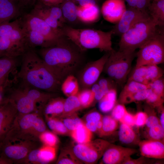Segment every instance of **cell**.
Segmentation results:
<instances>
[{"instance_id": "681fc988", "label": "cell", "mask_w": 164, "mask_h": 164, "mask_svg": "<svg viewBox=\"0 0 164 164\" xmlns=\"http://www.w3.org/2000/svg\"><path fill=\"white\" fill-rule=\"evenodd\" d=\"M148 115L145 111H140L134 115L135 125L138 128L145 125Z\"/></svg>"}, {"instance_id": "7dc6e473", "label": "cell", "mask_w": 164, "mask_h": 164, "mask_svg": "<svg viewBox=\"0 0 164 164\" xmlns=\"http://www.w3.org/2000/svg\"><path fill=\"white\" fill-rule=\"evenodd\" d=\"M111 116L119 121L128 111L124 104L119 103L116 104L111 110Z\"/></svg>"}, {"instance_id": "f546056e", "label": "cell", "mask_w": 164, "mask_h": 164, "mask_svg": "<svg viewBox=\"0 0 164 164\" xmlns=\"http://www.w3.org/2000/svg\"><path fill=\"white\" fill-rule=\"evenodd\" d=\"M130 73L127 81L134 80L146 85L150 84L146 65L135 67Z\"/></svg>"}, {"instance_id": "4fadbf2b", "label": "cell", "mask_w": 164, "mask_h": 164, "mask_svg": "<svg viewBox=\"0 0 164 164\" xmlns=\"http://www.w3.org/2000/svg\"><path fill=\"white\" fill-rule=\"evenodd\" d=\"M18 113L13 103L7 98L0 105V147Z\"/></svg>"}, {"instance_id": "c3c4849f", "label": "cell", "mask_w": 164, "mask_h": 164, "mask_svg": "<svg viewBox=\"0 0 164 164\" xmlns=\"http://www.w3.org/2000/svg\"><path fill=\"white\" fill-rule=\"evenodd\" d=\"M84 117V120L83 122H90L95 123L97 122L102 119L103 116L98 112L94 110L92 111L87 114Z\"/></svg>"}, {"instance_id": "603a6c76", "label": "cell", "mask_w": 164, "mask_h": 164, "mask_svg": "<svg viewBox=\"0 0 164 164\" xmlns=\"http://www.w3.org/2000/svg\"><path fill=\"white\" fill-rule=\"evenodd\" d=\"M147 10L150 17L158 26L162 27L164 25V0L152 1Z\"/></svg>"}, {"instance_id": "b9f144b4", "label": "cell", "mask_w": 164, "mask_h": 164, "mask_svg": "<svg viewBox=\"0 0 164 164\" xmlns=\"http://www.w3.org/2000/svg\"><path fill=\"white\" fill-rule=\"evenodd\" d=\"M146 66L150 84L162 77L163 71L158 65L152 64Z\"/></svg>"}, {"instance_id": "83f0119b", "label": "cell", "mask_w": 164, "mask_h": 164, "mask_svg": "<svg viewBox=\"0 0 164 164\" xmlns=\"http://www.w3.org/2000/svg\"><path fill=\"white\" fill-rule=\"evenodd\" d=\"M70 136L77 144H84L91 140L92 132L89 130L84 123L70 132Z\"/></svg>"}, {"instance_id": "5b68a950", "label": "cell", "mask_w": 164, "mask_h": 164, "mask_svg": "<svg viewBox=\"0 0 164 164\" xmlns=\"http://www.w3.org/2000/svg\"><path fill=\"white\" fill-rule=\"evenodd\" d=\"M158 27L150 16L138 22L121 35L119 50L135 51L156 34Z\"/></svg>"}, {"instance_id": "f5cc1de1", "label": "cell", "mask_w": 164, "mask_h": 164, "mask_svg": "<svg viewBox=\"0 0 164 164\" xmlns=\"http://www.w3.org/2000/svg\"><path fill=\"white\" fill-rule=\"evenodd\" d=\"M22 10L24 8L34 6L37 0H15Z\"/></svg>"}, {"instance_id": "1f68e13d", "label": "cell", "mask_w": 164, "mask_h": 164, "mask_svg": "<svg viewBox=\"0 0 164 164\" xmlns=\"http://www.w3.org/2000/svg\"><path fill=\"white\" fill-rule=\"evenodd\" d=\"M46 119L48 127L55 134L62 135L70 134V132L59 118L52 117Z\"/></svg>"}, {"instance_id": "bcb514c9", "label": "cell", "mask_w": 164, "mask_h": 164, "mask_svg": "<svg viewBox=\"0 0 164 164\" xmlns=\"http://www.w3.org/2000/svg\"><path fill=\"white\" fill-rule=\"evenodd\" d=\"M149 85V88L159 96L164 98V81L162 77L152 82Z\"/></svg>"}, {"instance_id": "ab89813d", "label": "cell", "mask_w": 164, "mask_h": 164, "mask_svg": "<svg viewBox=\"0 0 164 164\" xmlns=\"http://www.w3.org/2000/svg\"><path fill=\"white\" fill-rule=\"evenodd\" d=\"M39 139L44 145L52 147H55L59 142L55 134L47 130L40 134Z\"/></svg>"}, {"instance_id": "30bf717a", "label": "cell", "mask_w": 164, "mask_h": 164, "mask_svg": "<svg viewBox=\"0 0 164 164\" xmlns=\"http://www.w3.org/2000/svg\"><path fill=\"white\" fill-rule=\"evenodd\" d=\"M20 18L23 26L41 34L54 46L63 36L53 29L43 20L29 13L24 14Z\"/></svg>"}, {"instance_id": "484cf974", "label": "cell", "mask_w": 164, "mask_h": 164, "mask_svg": "<svg viewBox=\"0 0 164 164\" xmlns=\"http://www.w3.org/2000/svg\"><path fill=\"white\" fill-rule=\"evenodd\" d=\"M60 90L67 97L77 95L79 91L78 79L73 74L68 75L62 82Z\"/></svg>"}, {"instance_id": "6da1fadb", "label": "cell", "mask_w": 164, "mask_h": 164, "mask_svg": "<svg viewBox=\"0 0 164 164\" xmlns=\"http://www.w3.org/2000/svg\"><path fill=\"white\" fill-rule=\"evenodd\" d=\"M18 78L32 87L44 91L55 93L60 90L62 82L33 49L22 56Z\"/></svg>"}, {"instance_id": "f6af8a7d", "label": "cell", "mask_w": 164, "mask_h": 164, "mask_svg": "<svg viewBox=\"0 0 164 164\" xmlns=\"http://www.w3.org/2000/svg\"><path fill=\"white\" fill-rule=\"evenodd\" d=\"M97 82L106 93L111 89L117 88L116 83L109 77L99 79Z\"/></svg>"}, {"instance_id": "9a60e30c", "label": "cell", "mask_w": 164, "mask_h": 164, "mask_svg": "<svg viewBox=\"0 0 164 164\" xmlns=\"http://www.w3.org/2000/svg\"><path fill=\"white\" fill-rule=\"evenodd\" d=\"M126 9L124 0H107L102 6L101 12L106 20L117 23Z\"/></svg>"}, {"instance_id": "74e56055", "label": "cell", "mask_w": 164, "mask_h": 164, "mask_svg": "<svg viewBox=\"0 0 164 164\" xmlns=\"http://www.w3.org/2000/svg\"><path fill=\"white\" fill-rule=\"evenodd\" d=\"M145 135L147 139L164 142V128L160 124L146 128Z\"/></svg>"}, {"instance_id": "680465c9", "label": "cell", "mask_w": 164, "mask_h": 164, "mask_svg": "<svg viewBox=\"0 0 164 164\" xmlns=\"http://www.w3.org/2000/svg\"><path fill=\"white\" fill-rule=\"evenodd\" d=\"M160 112V118H159L160 124L164 128V109L163 107L158 109Z\"/></svg>"}, {"instance_id": "d6986e66", "label": "cell", "mask_w": 164, "mask_h": 164, "mask_svg": "<svg viewBox=\"0 0 164 164\" xmlns=\"http://www.w3.org/2000/svg\"><path fill=\"white\" fill-rule=\"evenodd\" d=\"M21 24L26 35L27 44L29 49H33L37 46L43 48L54 46L41 34L24 26L22 22Z\"/></svg>"}, {"instance_id": "44dd1931", "label": "cell", "mask_w": 164, "mask_h": 164, "mask_svg": "<svg viewBox=\"0 0 164 164\" xmlns=\"http://www.w3.org/2000/svg\"><path fill=\"white\" fill-rule=\"evenodd\" d=\"M24 54L8 36L0 37V55L2 57H16Z\"/></svg>"}, {"instance_id": "5bb4252c", "label": "cell", "mask_w": 164, "mask_h": 164, "mask_svg": "<svg viewBox=\"0 0 164 164\" xmlns=\"http://www.w3.org/2000/svg\"><path fill=\"white\" fill-rule=\"evenodd\" d=\"M136 149L111 144L102 157V162L105 164H119L128 157L136 153Z\"/></svg>"}, {"instance_id": "cb8c5ba5", "label": "cell", "mask_w": 164, "mask_h": 164, "mask_svg": "<svg viewBox=\"0 0 164 164\" xmlns=\"http://www.w3.org/2000/svg\"><path fill=\"white\" fill-rule=\"evenodd\" d=\"M118 136L120 141L126 144H138L139 140L132 127L121 123L119 128Z\"/></svg>"}, {"instance_id": "8fae6325", "label": "cell", "mask_w": 164, "mask_h": 164, "mask_svg": "<svg viewBox=\"0 0 164 164\" xmlns=\"http://www.w3.org/2000/svg\"><path fill=\"white\" fill-rule=\"evenodd\" d=\"M107 53L99 59L87 63L79 76V83L84 88H90L99 79L105 63L109 55Z\"/></svg>"}, {"instance_id": "60d3db41", "label": "cell", "mask_w": 164, "mask_h": 164, "mask_svg": "<svg viewBox=\"0 0 164 164\" xmlns=\"http://www.w3.org/2000/svg\"><path fill=\"white\" fill-rule=\"evenodd\" d=\"M149 94L145 100L147 104L153 108L158 109L163 107L164 98L159 96L150 89L149 88Z\"/></svg>"}, {"instance_id": "4316f807", "label": "cell", "mask_w": 164, "mask_h": 164, "mask_svg": "<svg viewBox=\"0 0 164 164\" xmlns=\"http://www.w3.org/2000/svg\"><path fill=\"white\" fill-rule=\"evenodd\" d=\"M117 88L110 90L98 101L99 108L101 112L108 113L112 110L117 102Z\"/></svg>"}, {"instance_id": "8d00e7d4", "label": "cell", "mask_w": 164, "mask_h": 164, "mask_svg": "<svg viewBox=\"0 0 164 164\" xmlns=\"http://www.w3.org/2000/svg\"><path fill=\"white\" fill-rule=\"evenodd\" d=\"M77 95L82 108L89 107L94 102V94L90 88L83 89Z\"/></svg>"}, {"instance_id": "ee69618b", "label": "cell", "mask_w": 164, "mask_h": 164, "mask_svg": "<svg viewBox=\"0 0 164 164\" xmlns=\"http://www.w3.org/2000/svg\"><path fill=\"white\" fill-rule=\"evenodd\" d=\"M20 23V18H17L11 22H8L0 24V37L8 35Z\"/></svg>"}, {"instance_id": "e575fe53", "label": "cell", "mask_w": 164, "mask_h": 164, "mask_svg": "<svg viewBox=\"0 0 164 164\" xmlns=\"http://www.w3.org/2000/svg\"><path fill=\"white\" fill-rule=\"evenodd\" d=\"M58 164H80L83 163L76 156L71 148L63 149L56 162Z\"/></svg>"}, {"instance_id": "ffe728a7", "label": "cell", "mask_w": 164, "mask_h": 164, "mask_svg": "<svg viewBox=\"0 0 164 164\" xmlns=\"http://www.w3.org/2000/svg\"><path fill=\"white\" fill-rule=\"evenodd\" d=\"M65 99L55 97L51 98L44 106L42 112L46 118L59 117L63 111Z\"/></svg>"}, {"instance_id": "8992f818", "label": "cell", "mask_w": 164, "mask_h": 164, "mask_svg": "<svg viewBox=\"0 0 164 164\" xmlns=\"http://www.w3.org/2000/svg\"><path fill=\"white\" fill-rule=\"evenodd\" d=\"M136 55L135 51L114 50L110 53L103 71L117 85L123 86L131 71L132 64Z\"/></svg>"}, {"instance_id": "816d5d0a", "label": "cell", "mask_w": 164, "mask_h": 164, "mask_svg": "<svg viewBox=\"0 0 164 164\" xmlns=\"http://www.w3.org/2000/svg\"><path fill=\"white\" fill-rule=\"evenodd\" d=\"M119 121L132 127L135 126L134 115L128 111Z\"/></svg>"}, {"instance_id": "f907efd6", "label": "cell", "mask_w": 164, "mask_h": 164, "mask_svg": "<svg viewBox=\"0 0 164 164\" xmlns=\"http://www.w3.org/2000/svg\"><path fill=\"white\" fill-rule=\"evenodd\" d=\"M90 88L94 94V101H99L106 94L97 82L94 84Z\"/></svg>"}, {"instance_id": "6f0895ef", "label": "cell", "mask_w": 164, "mask_h": 164, "mask_svg": "<svg viewBox=\"0 0 164 164\" xmlns=\"http://www.w3.org/2000/svg\"><path fill=\"white\" fill-rule=\"evenodd\" d=\"M97 0H80L78 2L79 6L88 7L97 4Z\"/></svg>"}, {"instance_id": "91938a15", "label": "cell", "mask_w": 164, "mask_h": 164, "mask_svg": "<svg viewBox=\"0 0 164 164\" xmlns=\"http://www.w3.org/2000/svg\"><path fill=\"white\" fill-rule=\"evenodd\" d=\"M13 162L10 160L0 156V164H11Z\"/></svg>"}, {"instance_id": "d4e9b609", "label": "cell", "mask_w": 164, "mask_h": 164, "mask_svg": "<svg viewBox=\"0 0 164 164\" xmlns=\"http://www.w3.org/2000/svg\"><path fill=\"white\" fill-rule=\"evenodd\" d=\"M77 6L72 0H64L60 7L65 22L73 23L78 19Z\"/></svg>"}, {"instance_id": "52a82bcc", "label": "cell", "mask_w": 164, "mask_h": 164, "mask_svg": "<svg viewBox=\"0 0 164 164\" xmlns=\"http://www.w3.org/2000/svg\"><path fill=\"white\" fill-rule=\"evenodd\" d=\"M136 53L137 59L135 67L157 65L164 61V35L159 29L150 39L139 48Z\"/></svg>"}, {"instance_id": "e0dca14e", "label": "cell", "mask_w": 164, "mask_h": 164, "mask_svg": "<svg viewBox=\"0 0 164 164\" xmlns=\"http://www.w3.org/2000/svg\"><path fill=\"white\" fill-rule=\"evenodd\" d=\"M138 144L142 156L158 159L164 158V142L147 139L139 141Z\"/></svg>"}, {"instance_id": "d590c367", "label": "cell", "mask_w": 164, "mask_h": 164, "mask_svg": "<svg viewBox=\"0 0 164 164\" xmlns=\"http://www.w3.org/2000/svg\"><path fill=\"white\" fill-rule=\"evenodd\" d=\"M149 94V88L144 89L119 98V103L124 104L133 102L145 100Z\"/></svg>"}, {"instance_id": "db71d44e", "label": "cell", "mask_w": 164, "mask_h": 164, "mask_svg": "<svg viewBox=\"0 0 164 164\" xmlns=\"http://www.w3.org/2000/svg\"><path fill=\"white\" fill-rule=\"evenodd\" d=\"M146 157L142 156L137 159H133L129 156L122 163L123 164H142L146 163L148 160Z\"/></svg>"}, {"instance_id": "9f6ffc18", "label": "cell", "mask_w": 164, "mask_h": 164, "mask_svg": "<svg viewBox=\"0 0 164 164\" xmlns=\"http://www.w3.org/2000/svg\"><path fill=\"white\" fill-rule=\"evenodd\" d=\"M152 0H137L135 8L138 9L146 11Z\"/></svg>"}, {"instance_id": "7bdbcfd3", "label": "cell", "mask_w": 164, "mask_h": 164, "mask_svg": "<svg viewBox=\"0 0 164 164\" xmlns=\"http://www.w3.org/2000/svg\"><path fill=\"white\" fill-rule=\"evenodd\" d=\"M145 109L148 115L145 124L146 128L160 124L159 118L156 115L153 108L148 104L145 106Z\"/></svg>"}, {"instance_id": "6125c7cd", "label": "cell", "mask_w": 164, "mask_h": 164, "mask_svg": "<svg viewBox=\"0 0 164 164\" xmlns=\"http://www.w3.org/2000/svg\"><path fill=\"white\" fill-rule=\"evenodd\" d=\"M156 0H152V1H156Z\"/></svg>"}, {"instance_id": "94428289", "label": "cell", "mask_w": 164, "mask_h": 164, "mask_svg": "<svg viewBox=\"0 0 164 164\" xmlns=\"http://www.w3.org/2000/svg\"><path fill=\"white\" fill-rule=\"evenodd\" d=\"M126 1L129 7L135 8L137 0H124Z\"/></svg>"}, {"instance_id": "277c9868", "label": "cell", "mask_w": 164, "mask_h": 164, "mask_svg": "<svg viewBox=\"0 0 164 164\" xmlns=\"http://www.w3.org/2000/svg\"><path fill=\"white\" fill-rule=\"evenodd\" d=\"M41 112L39 111L26 114L18 113L5 138L38 141L40 134L47 130L45 124L40 116Z\"/></svg>"}, {"instance_id": "3957f363", "label": "cell", "mask_w": 164, "mask_h": 164, "mask_svg": "<svg viewBox=\"0 0 164 164\" xmlns=\"http://www.w3.org/2000/svg\"><path fill=\"white\" fill-rule=\"evenodd\" d=\"M62 35L67 37L81 52L97 49L101 52H110L112 47L113 31L104 32L91 29H75L64 26L61 29Z\"/></svg>"}, {"instance_id": "7402d4cb", "label": "cell", "mask_w": 164, "mask_h": 164, "mask_svg": "<svg viewBox=\"0 0 164 164\" xmlns=\"http://www.w3.org/2000/svg\"><path fill=\"white\" fill-rule=\"evenodd\" d=\"M78 19L86 23H93L97 21L100 16V9L97 4L88 7L77 6Z\"/></svg>"}, {"instance_id": "7a4b0ae2", "label": "cell", "mask_w": 164, "mask_h": 164, "mask_svg": "<svg viewBox=\"0 0 164 164\" xmlns=\"http://www.w3.org/2000/svg\"><path fill=\"white\" fill-rule=\"evenodd\" d=\"M81 52L63 35L56 45L41 48L39 53L48 67L63 81L79 66L82 59Z\"/></svg>"}, {"instance_id": "9c48e42d", "label": "cell", "mask_w": 164, "mask_h": 164, "mask_svg": "<svg viewBox=\"0 0 164 164\" xmlns=\"http://www.w3.org/2000/svg\"><path fill=\"white\" fill-rule=\"evenodd\" d=\"M111 144L108 142L97 138L84 144H77L71 148L77 158L82 163L92 164L102 157Z\"/></svg>"}, {"instance_id": "836d02e7", "label": "cell", "mask_w": 164, "mask_h": 164, "mask_svg": "<svg viewBox=\"0 0 164 164\" xmlns=\"http://www.w3.org/2000/svg\"><path fill=\"white\" fill-rule=\"evenodd\" d=\"M149 88V85H145L132 80L127 81L126 84L124 86L120 93L119 98Z\"/></svg>"}, {"instance_id": "d6a6232c", "label": "cell", "mask_w": 164, "mask_h": 164, "mask_svg": "<svg viewBox=\"0 0 164 164\" xmlns=\"http://www.w3.org/2000/svg\"><path fill=\"white\" fill-rule=\"evenodd\" d=\"M56 156L55 147L43 145L38 150V157L40 164H47L53 161Z\"/></svg>"}, {"instance_id": "be15d7a7", "label": "cell", "mask_w": 164, "mask_h": 164, "mask_svg": "<svg viewBox=\"0 0 164 164\" xmlns=\"http://www.w3.org/2000/svg\"><path fill=\"white\" fill-rule=\"evenodd\" d=\"M2 57L1 56V55H0V57Z\"/></svg>"}, {"instance_id": "f1b7e54d", "label": "cell", "mask_w": 164, "mask_h": 164, "mask_svg": "<svg viewBox=\"0 0 164 164\" xmlns=\"http://www.w3.org/2000/svg\"><path fill=\"white\" fill-rule=\"evenodd\" d=\"M102 121V128L98 134L100 137L111 135L118 128V121L115 119L111 115L103 116Z\"/></svg>"}, {"instance_id": "4dcf8cb0", "label": "cell", "mask_w": 164, "mask_h": 164, "mask_svg": "<svg viewBox=\"0 0 164 164\" xmlns=\"http://www.w3.org/2000/svg\"><path fill=\"white\" fill-rule=\"evenodd\" d=\"M67 97L65 99L63 112L60 116L77 113L78 111L82 109L77 95Z\"/></svg>"}, {"instance_id": "ac0fdd59", "label": "cell", "mask_w": 164, "mask_h": 164, "mask_svg": "<svg viewBox=\"0 0 164 164\" xmlns=\"http://www.w3.org/2000/svg\"><path fill=\"white\" fill-rule=\"evenodd\" d=\"M21 12L15 0H0V24L17 18Z\"/></svg>"}, {"instance_id": "f35d334b", "label": "cell", "mask_w": 164, "mask_h": 164, "mask_svg": "<svg viewBox=\"0 0 164 164\" xmlns=\"http://www.w3.org/2000/svg\"><path fill=\"white\" fill-rule=\"evenodd\" d=\"M70 132L77 128L83 123V120L78 116L77 113L58 117Z\"/></svg>"}, {"instance_id": "7c38bea8", "label": "cell", "mask_w": 164, "mask_h": 164, "mask_svg": "<svg viewBox=\"0 0 164 164\" xmlns=\"http://www.w3.org/2000/svg\"><path fill=\"white\" fill-rule=\"evenodd\" d=\"M150 17L147 10L129 7L126 9L114 26L112 30L113 34L121 36L137 23Z\"/></svg>"}, {"instance_id": "11a10c76", "label": "cell", "mask_w": 164, "mask_h": 164, "mask_svg": "<svg viewBox=\"0 0 164 164\" xmlns=\"http://www.w3.org/2000/svg\"><path fill=\"white\" fill-rule=\"evenodd\" d=\"M63 1L64 0H37L36 3L45 6H52L60 5Z\"/></svg>"}, {"instance_id": "ba28073f", "label": "cell", "mask_w": 164, "mask_h": 164, "mask_svg": "<svg viewBox=\"0 0 164 164\" xmlns=\"http://www.w3.org/2000/svg\"><path fill=\"white\" fill-rule=\"evenodd\" d=\"M38 142L5 138L0 147V156L21 163L31 150L38 148Z\"/></svg>"}, {"instance_id": "2e32d148", "label": "cell", "mask_w": 164, "mask_h": 164, "mask_svg": "<svg viewBox=\"0 0 164 164\" xmlns=\"http://www.w3.org/2000/svg\"><path fill=\"white\" fill-rule=\"evenodd\" d=\"M20 57H0V90H4L14 80H9V77L10 74L16 71L20 63L19 58Z\"/></svg>"}]
</instances>
